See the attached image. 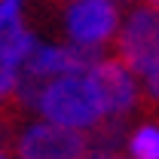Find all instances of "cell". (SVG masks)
<instances>
[{
  "label": "cell",
  "mask_w": 159,
  "mask_h": 159,
  "mask_svg": "<svg viewBox=\"0 0 159 159\" xmlns=\"http://www.w3.org/2000/svg\"><path fill=\"white\" fill-rule=\"evenodd\" d=\"M116 58L141 77L159 70V6L138 3L113 40Z\"/></svg>",
  "instance_id": "2"
},
{
  "label": "cell",
  "mask_w": 159,
  "mask_h": 159,
  "mask_svg": "<svg viewBox=\"0 0 159 159\" xmlns=\"http://www.w3.org/2000/svg\"><path fill=\"white\" fill-rule=\"evenodd\" d=\"M16 156L25 159H77L89 156V135L61 122L31 125L16 141Z\"/></svg>",
  "instance_id": "3"
},
{
  "label": "cell",
  "mask_w": 159,
  "mask_h": 159,
  "mask_svg": "<svg viewBox=\"0 0 159 159\" xmlns=\"http://www.w3.org/2000/svg\"><path fill=\"white\" fill-rule=\"evenodd\" d=\"M52 3H64V0H52Z\"/></svg>",
  "instance_id": "9"
},
{
  "label": "cell",
  "mask_w": 159,
  "mask_h": 159,
  "mask_svg": "<svg viewBox=\"0 0 159 159\" xmlns=\"http://www.w3.org/2000/svg\"><path fill=\"white\" fill-rule=\"evenodd\" d=\"M86 77L101 101L104 116H125L138 107V86L122 61L101 58L98 64H92L86 70Z\"/></svg>",
  "instance_id": "4"
},
{
  "label": "cell",
  "mask_w": 159,
  "mask_h": 159,
  "mask_svg": "<svg viewBox=\"0 0 159 159\" xmlns=\"http://www.w3.org/2000/svg\"><path fill=\"white\" fill-rule=\"evenodd\" d=\"M141 3H153V6H159V0H141Z\"/></svg>",
  "instance_id": "8"
},
{
  "label": "cell",
  "mask_w": 159,
  "mask_h": 159,
  "mask_svg": "<svg viewBox=\"0 0 159 159\" xmlns=\"http://www.w3.org/2000/svg\"><path fill=\"white\" fill-rule=\"evenodd\" d=\"M116 0H77L64 16V28L74 43H107L116 34Z\"/></svg>",
  "instance_id": "5"
},
{
  "label": "cell",
  "mask_w": 159,
  "mask_h": 159,
  "mask_svg": "<svg viewBox=\"0 0 159 159\" xmlns=\"http://www.w3.org/2000/svg\"><path fill=\"white\" fill-rule=\"evenodd\" d=\"M37 40L25 31L19 16V0H0V61L3 64H21L31 55Z\"/></svg>",
  "instance_id": "6"
},
{
  "label": "cell",
  "mask_w": 159,
  "mask_h": 159,
  "mask_svg": "<svg viewBox=\"0 0 159 159\" xmlns=\"http://www.w3.org/2000/svg\"><path fill=\"white\" fill-rule=\"evenodd\" d=\"M37 110L49 122H61L70 129H92L104 116L98 95H95L89 77H83V74H58V80L43 86Z\"/></svg>",
  "instance_id": "1"
},
{
  "label": "cell",
  "mask_w": 159,
  "mask_h": 159,
  "mask_svg": "<svg viewBox=\"0 0 159 159\" xmlns=\"http://www.w3.org/2000/svg\"><path fill=\"white\" fill-rule=\"evenodd\" d=\"M129 153L138 159H159V125H141L129 138Z\"/></svg>",
  "instance_id": "7"
}]
</instances>
